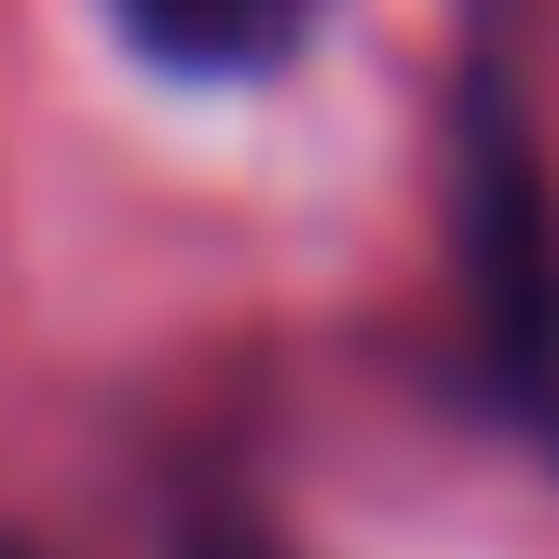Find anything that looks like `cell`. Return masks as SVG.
Returning a JSON list of instances; mask_svg holds the SVG:
<instances>
[{
    "label": "cell",
    "instance_id": "4",
    "mask_svg": "<svg viewBox=\"0 0 559 559\" xmlns=\"http://www.w3.org/2000/svg\"><path fill=\"white\" fill-rule=\"evenodd\" d=\"M0 559H27V546H0Z\"/></svg>",
    "mask_w": 559,
    "mask_h": 559
},
{
    "label": "cell",
    "instance_id": "1",
    "mask_svg": "<svg viewBox=\"0 0 559 559\" xmlns=\"http://www.w3.org/2000/svg\"><path fill=\"white\" fill-rule=\"evenodd\" d=\"M464 287H478L491 369L559 409V205L506 109H464Z\"/></svg>",
    "mask_w": 559,
    "mask_h": 559
},
{
    "label": "cell",
    "instance_id": "2",
    "mask_svg": "<svg viewBox=\"0 0 559 559\" xmlns=\"http://www.w3.org/2000/svg\"><path fill=\"white\" fill-rule=\"evenodd\" d=\"M136 55L164 69H273V55L314 27V0H109Z\"/></svg>",
    "mask_w": 559,
    "mask_h": 559
},
{
    "label": "cell",
    "instance_id": "3",
    "mask_svg": "<svg viewBox=\"0 0 559 559\" xmlns=\"http://www.w3.org/2000/svg\"><path fill=\"white\" fill-rule=\"evenodd\" d=\"M191 559H287V546H260V533H205Z\"/></svg>",
    "mask_w": 559,
    "mask_h": 559
}]
</instances>
